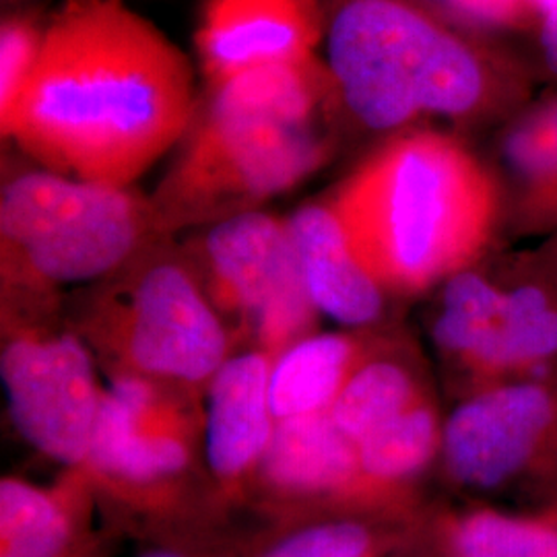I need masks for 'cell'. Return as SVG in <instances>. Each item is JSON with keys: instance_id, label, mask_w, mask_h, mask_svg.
Wrapping results in <instances>:
<instances>
[{"instance_id": "cell-1", "label": "cell", "mask_w": 557, "mask_h": 557, "mask_svg": "<svg viewBox=\"0 0 557 557\" xmlns=\"http://www.w3.org/2000/svg\"><path fill=\"white\" fill-rule=\"evenodd\" d=\"M193 112L190 62L151 21L122 0H66L2 137L46 170L131 186Z\"/></svg>"}, {"instance_id": "cell-2", "label": "cell", "mask_w": 557, "mask_h": 557, "mask_svg": "<svg viewBox=\"0 0 557 557\" xmlns=\"http://www.w3.org/2000/svg\"><path fill=\"white\" fill-rule=\"evenodd\" d=\"M331 205L384 289L419 294L467 269L487 236L494 188L455 140L416 133L363 161Z\"/></svg>"}, {"instance_id": "cell-3", "label": "cell", "mask_w": 557, "mask_h": 557, "mask_svg": "<svg viewBox=\"0 0 557 557\" xmlns=\"http://www.w3.org/2000/svg\"><path fill=\"white\" fill-rule=\"evenodd\" d=\"M202 442L200 398L147 380L112 379L79 465L106 529L163 543L236 522L207 471Z\"/></svg>"}, {"instance_id": "cell-4", "label": "cell", "mask_w": 557, "mask_h": 557, "mask_svg": "<svg viewBox=\"0 0 557 557\" xmlns=\"http://www.w3.org/2000/svg\"><path fill=\"white\" fill-rule=\"evenodd\" d=\"M326 69L347 110L372 131L467 116L494 79L473 41L413 0H341L326 27Z\"/></svg>"}, {"instance_id": "cell-5", "label": "cell", "mask_w": 557, "mask_h": 557, "mask_svg": "<svg viewBox=\"0 0 557 557\" xmlns=\"http://www.w3.org/2000/svg\"><path fill=\"white\" fill-rule=\"evenodd\" d=\"M158 227L153 202L128 186L27 172L2 188V273L32 292L108 277Z\"/></svg>"}, {"instance_id": "cell-6", "label": "cell", "mask_w": 557, "mask_h": 557, "mask_svg": "<svg viewBox=\"0 0 557 557\" xmlns=\"http://www.w3.org/2000/svg\"><path fill=\"white\" fill-rule=\"evenodd\" d=\"M81 337L110 379H140L202 398L232 356V333L202 281L156 260L89 304Z\"/></svg>"}, {"instance_id": "cell-7", "label": "cell", "mask_w": 557, "mask_h": 557, "mask_svg": "<svg viewBox=\"0 0 557 557\" xmlns=\"http://www.w3.org/2000/svg\"><path fill=\"white\" fill-rule=\"evenodd\" d=\"M317 120L283 116L215 94L153 200L161 227L223 220L294 188L322 165Z\"/></svg>"}, {"instance_id": "cell-8", "label": "cell", "mask_w": 557, "mask_h": 557, "mask_svg": "<svg viewBox=\"0 0 557 557\" xmlns=\"http://www.w3.org/2000/svg\"><path fill=\"white\" fill-rule=\"evenodd\" d=\"M202 281L221 317L277 359L314 333L319 308L301 275L287 221L260 211L221 220L202 244Z\"/></svg>"}, {"instance_id": "cell-9", "label": "cell", "mask_w": 557, "mask_h": 557, "mask_svg": "<svg viewBox=\"0 0 557 557\" xmlns=\"http://www.w3.org/2000/svg\"><path fill=\"white\" fill-rule=\"evenodd\" d=\"M9 416L21 438L66 469L87 458L103 391L77 333L11 324L0 356Z\"/></svg>"}, {"instance_id": "cell-10", "label": "cell", "mask_w": 557, "mask_h": 557, "mask_svg": "<svg viewBox=\"0 0 557 557\" xmlns=\"http://www.w3.org/2000/svg\"><path fill=\"white\" fill-rule=\"evenodd\" d=\"M432 337L481 386L557 359V301L537 283L499 287L471 269L444 281Z\"/></svg>"}, {"instance_id": "cell-11", "label": "cell", "mask_w": 557, "mask_h": 557, "mask_svg": "<svg viewBox=\"0 0 557 557\" xmlns=\"http://www.w3.org/2000/svg\"><path fill=\"white\" fill-rule=\"evenodd\" d=\"M556 386L508 379L479 386L444 419L440 465L467 490L492 492L556 453Z\"/></svg>"}, {"instance_id": "cell-12", "label": "cell", "mask_w": 557, "mask_h": 557, "mask_svg": "<svg viewBox=\"0 0 557 557\" xmlns=\"http://www.w3.org/2000/svg\"><path fill=\"white\" fill-rule=\"evenodd\" d=\"M349 499L372 502L363 492L356 442L329 413L278 419L246 487L244 510L273 520Z\"/></svg>"}, {"instance_id": "cell-13", "label": "cell", "mask_w": 557, "mask_h": 557, "mask_svg": "<svg viewBox=\"0 0 557 557\" xmlns=\"http://www.w3.org/2000/svg\"><path fill=\"white\" fill-rule=\"evenodd\" d=\"M271 368V356L257 347L232 354L207 388L205 462L232 512L244 510L246 487L275 432Z\"/></svg>"}, {"instance_id": "cell-14", "label": "cell", "mask_w": 557, "mask_h": 557, "mask_svg": "<svg viewBox=\"0 0 557 557\" xmlns=\"http://www.w3.org/2000/svg\"><path fill=\"white\" fill-rule=\"evenodd\" d=\"M430 515L418 506L349 499L246 527L236 557H386Z\"/></svg>"}, {"instance_id": "cell-15", "label": "cell", "mask_w": 557, "mask_h": 557, "mask_svg": "<svg viewBox=\"0 0 557 557\" xmlns=\"http://www.w3.org/2000/svg\"><path fill=\"white\" fill-rule=\"evenodd\" d=\"M320 36L314 0H213L199 32L200 59L221 85L262 66L314 59Z\"/></svg>"}, {"instance_id": "cell-16", "label": "cell", "mask_w": 557, "mask_h": 557, "mask_svg": "<svg viewBox=\"0 0 557 557\" xmlns=\"http://www.w3.org/2000/svg\"><path fill=\"white\" fill-rule=\"evenodd\" d=\"M98 508L79 467L52 487L4 475L0 481V557H103L119 537L94 529Z\"/></svg>"}, {"instance_id": "cell-17", "label": "cell", "mask_w": 557, "mask_h": 557, "mask_svg": "<svg viewBox=\"0 0 557 557\" xmlns=\"http://www.w3.org/2000/svg\"><path fill=\"white\" fill-rule=\"evenodd\" d=\"M287 225L319 312L349 329H370L380 322L388 292L361 257L337 209L331 202L306 205Z\"/></svg>"}, {"instance_id": "cell-18", "label": "cell", "mask_w": 557, "mask_h": 557, "mask_svg": "<svg viewBox=\"0 0 557 557\" xmlns=\"http://www.w3.org/2000/svg\"><path fill=\"white\" fill-rule=\"evenodd\" d=\"M442 425L438 407L428 397L358 442L359 471L368 499L418 506L413 483L438 460Z\"/></svg>"}, {"instance_id": "cell-19", "label": "cell", "mask_w": 557, "mask_h": 557, "mask_svg": "<svg viewBox=\"0 0 557 557\" xmlns=\"http://www.w3.org/2000/svg\"><path fill=\"white\" fill-rule=\"evenodd\" d=\"M368 345L351 333L299 338L273 359L269 397L275 419L329 413Z\"/></svg>"}, {"instance_id": "cell-20", "label": "cell", "mask_w": 557, "mask_h": 557, "mask_svg": "<svg viewBox=\"0 0 557 557\" xmlns=\"http://www.w3.org/2000/svg\"><path fill=\"white\" fill-rule=\"evenodd\" d=\"M444 557H557V510L515 515L471 508L432 517Z\"/></svg>"}, {"instance_id": "cell-21", "label": "cell", "mask_w": 557, "mask_h": 557, "mask_svg": "<svg viewBox=\"0 0 557 557\" xmlns=\"http://www.w3.org/2000/svg\"><path fill=\"white\" fill-rule=\"evenodd\" d=\"M416 370L397 356L368 347L338 393L329 416L349 440L358 442L428 398Z\"/></svg>"}, {"instance_id": "cell-22", "label": "cell", "mask_w": 557, "mask_h": 557, "mask_svg": "<svg viewBox=\"0 0 557 557\" xmlns=\"http://www.w3.org/2000/svg\"><path fill=\"white\" fill-rule=\"evenodd\" d=\"M502 160L529 199L557 209V100L518 120L502 140Z\"/></svg>"}, {"instance_id": "cell-23", "label": "cell", "mask_w": 557, "mask_h": 557, "mask_svg": "<svg viewBox=\"0 0 557 557\" xmlns=\"http://www.w3.org/2000/svg\"><path fill=\"white\" fill-rule=\"evenodd\" d=\"M44 29L32 21L11 17L0 27V128H4L17 106L23 91L34 75L40 57Z\"/></svg>"}, {"instance_id": "cell-24", "label": "cell", "mask_w": 557, "mask_h": 557, "mask_svg": "<svg viewBox=\"0 0 557 557\" xmlns=\"http://www.w3.org/2000/svg\"><path fill=\"white\" fill-rule=\"evenodd\" d=\"M442 11L450 13L455 20L481 25V27H508L527 20L529 15L537 17L531 0H428Z\"/></svg>"}, {"instance_id": "cell-25", "label": "cell", "mask_w": 557, "mask_h": 557, "mask_svg": "<svg viewBox=\"0 0 557 557\" xmlns=\"http://www.w3.org/2000/svg\"><path fill=\"white\" fill-rule=\"evenodd\" d=\"M246 527L234 522L209 533L153 543V547L139 557H236Z\"/></svg>"}, {"instance_id": "cell-26", "label": "cell", "mask_w": 557, "mask_h": 557, "mask_svg": "<svg viewBox=\"0 0 557 557\" xmlns=\"http://www.w3.org/2000/svg\"><path fill=\"white\" fill-rule=\"evenodd\" d=\"M537 41L543 64L557 77V7L539 13Z\"/></svg>"}, {"instance_id": "cell-27", "label": "cell", "mask_w": 557, "mask_h": 557, "mask_svg": "<svg viewBox=\"0 0 557 557\" xmlns=\"http://www.w3.org/2000/svg\"><path fill=\"white\" fill-rule=\"evenodd\" d=\"M432 517L434 515H430L428 522L419 529L413 537L409 539L407 543H403L398 549L386 557H444L440 552L434 529H432Z\"/></svg>"}, {"instance_id": "cell-28", "label": "cell", "mask_w": 557, "mask_h": 557, "mask_svg": "<svg viewBox=\"0 0 557 557\" xmlns=\"http://www.w3.org/2000/svg\"><path fill=\"white\" fill-rule=\"evenodd\" d=\"M531 4L535 7V11L539 13H543V11H549V9H554L557 7V0H531Z\"/></svg>"}, {"instance_id": "cell-29", "label": "cell", "mask_w": 557, "mask_h": 557, "mask_svg": "<svg viewBox=\"0 0 557 557\" xmlns=\"http://www.w3.org/2000/svg\"><path fill=\"white\" fill-rule=\"evenodd\" d=\"M4 2H20V0H4Z\"/></svg>"}, {"instance_id": "cell-30", "label": "cell", "mask_w": 557, "mask_h": 557, "mask_svg": "<svg viewBox=\"0 0 557 557\" xmlns=\"http://www.w3.org/2000/svg\"><path fill=\"white\" fill-rule=\"evenodd\" d=\"M103 557H108V556H103Z\"/></svg>"}]
</instances>
